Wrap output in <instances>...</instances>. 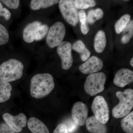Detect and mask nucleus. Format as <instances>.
I'll list each match as a JSON object with an SVG mask.
<instances>
[{
	"label": "nucleus",
	"instance_id": "10",
	"mask_svg": "<svg viewBox=\"0 0 133 133\" xmlns=\"http://www.w3.org/2000/svg\"><path fill=\"white\" fill-rule=\"evenodd\" d=\"M88 109L87 106L82 102H76L72 109V117L78 126L84 125L88 118Z\"/></svg>",
	"mask_w": 133,
	"mask_h": 133
},
{
	"label": "nucleus",
	"instance_id": "30",
	"mask_svg": "<svg viewBox=\"0 0 133 133\" xmlns=\"http://www.w3.org/2000/svg\"><path fill=\"white\" fill-rule=\"evenodd\" d=\"M133 35V28L131 29L128 31V33L127 35H125L121 38V42L122 43H127L130 41Z\"/></svg>",
	"mask_w": 133,
	"mask_h": 133
},
{
	"label": "nucleus",
	"instance_id": "1",
	"mask_svg": "<svg viewBox=\"0 0 133 133\" xmlns=\"http://www.w3.org/2000/svg\"><path fill=\"white\" fill-rule=\"evenodd\" d=\"M54 79L49 73H39L31 79L30 95L32 97L42 98L49 95L55 88Z\"/></svg>",
	"mask_w": 133,
	"mask_h": 133
},
{
	"label": "nucleus",
	"instance_id": "21",
	"mask_svg": "<svg viewBox=\"0 0 133 133\" xmlns=\"http://www.w3.org/2000/svg\"><path fill=\"white\" fill-rule=\"evenodd\" d=\"M131 16L130 15L125 14L122 16L116 22L115 25V31L118 34H119L123 31L125 28L127 24L130 21Z\"/></svg>",
	"mask_w": 133,
	"mask_h": 133
},
{
	"label": "nucleus",
	"instance_id": "9",
	"mask_svg": "<svg viewBox=\"0 0 133 133\" xmlns=\"http://www.w3.org/2000/svg\"><path fill=\"white\" fill-rule=\"evenodd\" d=\"M3 118L6 124L15 133L21 132L23 128L27 124V117L23 113H20L16 116H13L8 113L4 114Z\"/></svg>",
	"mask_w": 133,
	"mask_h": 133
},
{
	"label": "nucleus",
	"instance_id": "5",
	"mask_svg": "<svg viewBox=\"0 0 133 133\" xmlns=\"http://www.w3.org/2000/svg\"><path fill=\"white\" fill-rule=\"evenodd\" d=\"M59 7L63 17L67 23L76 26L78 22V12L74 5V1H59Z\"/></svg>",
	"mask_w": 133,
	"mask_h": 133
},
{
	"label": "nucleus",
	"instance_id": "27",
	"mask_svg": "<svg viewBox=\"0 0 133 133\" xmlns=\"http://www.w3.org/2000/svg\"><path fill=\"white\" fill-rule=\"evenodd\" d=\"M65 125L67 128L68 129L69 133H72L74 132V131L77 130L78 128V125L77 124L75 123L73 120H70L66 122V124H65Z\"/></svg>",
	"mask_w": 133,
	"mask_h": 133
},
{
	"label": "nucleus",
	"instance_id": "26",
	"mask_svg": "<svg viewBox=\"0 0 133 133\" xmlns=\"http://www.w3.org/2000/svg\"><path fill=\"white\" fill-rule=\"evenodd\" d=\"M11 14L9 10L6 8H3L1 2H0V17L3 16L6 21L9 20L11 17Z\"/></svg>",
	"mask_w": 133,
	"mask_h": 133
},
{
	"label": "nucleus",
	"instance_id": "24",
	"mask_svg": "<svg viewBox=\"0 0 133 133\" xmlns=\"http://www.w3.org/2000/svg\"><path fill=\"white\" fill-rule=\"evenodd\" d=\"M9 39V33L7 29L0 23V45L7 43Z\"/></svg>",
	"mask_w": 133,
	"mask_h": 133
},
{
	"label": "nucleus",
	"instance_id": "8",
	"mask_svg": "<svg viewBox=\"0 0 133 133\" xmlns=\"http://www.w3.org/2000/svg\"><path fill=\"white\" fill-rule=\"evenodd\" d=\"M72 49L71 43L67 41H63L57 46V53L62 60V68L64 70H68L72 65Z\"/></svg>",
	"mask_w": 133,
	"mask_h": 133
},
{
	"label": "nucleus",
	"instance_id": "16",
	"mask_svg": "<svg viewBox=\"0 0 133 133\" xmlns=\"http://www.w3.org/2000/svg\"><path fill=\"white\" fill-rule=\"evenodd\" d=\"M107 44L105 34L103 30L98 31L95 36L94 48L97 53H101L104 51Z\"/></svg>",
	"mask_w": 133,
	"mask_h": 133
},
{
	"label": "nucleus",
	"instance_id": "20",
	"mask_svg": "<svg viewBox=\"0 0 133 133\" xmlns=\"http://www.w3.org/2000/svg\"><path fill=\"white\" fill-rule=\"evenodd\" d=\"M122 128L127 133H133V112L132 111L124 118L121 121Z\"/></svg>",
	"mask_w": 133,
	"mask_h": 133
},
{
	"label": "nucleus",
	"instance_id": "32",
	"mask_svg": "<svg viewBox=\"0 0 133 133\" xmlns=\"http://www.w3.org/2000/svg\"><path fill=\"white\" fill-rule=\"evenodd\" d=\"M78 18L81 24H83L87 21V17L85 11L81 10L78 13Z\"/></svg>",
	"mask_w": 133,
	"mask_h": 133
},
{
	"label": "nucleus",
	"instance_id": "15",
	"mask_svg": "<svg viewBox=\"0 0 133 133\" xmlns=\"http://www.w3.org/2000/svg\"><path fill=\"white\" fill-rule=\"evenodd\" d=\"M42 24L38 21L33 22L27 25L23 30V40L28 43H31L35 41V35L37 29Z\"/></svg>",
	"mask_w": 133,
	"mask_h": 133
},
{
	"label": "nucleus",
	"instance_id": "35",
	"mask_svg": "<svg viewBox=\"0 0 133 133\" xmlns=\"http://www.w3.org/2000/svg\"><path fill=\"white\" fill-rule=\"evenodd\" d=\"M132 28H133V20H131V21H130L127 24L125 28L123 31V32L124 33L127 32V31H129Z\"/></svg>",
	"mask_w": 133,
	"mask_h": 133
},
{
	"label": "nucleus",
	"instance_id": "22",
	"mask_svg": "<svg viewBox=\"0 0 133 133\" xmlns=\"http://www.w3.org/2000/svg\"><path fill=\"white\" fill-rule=\"evenodd\" d=\"M49 26L47 24H41L37 29L35 35V40L41 41L48 35L49 32Z\"/></svg>",
	"mask_w": 133,
	"mask_h": 133
},
{
	"label": "nucleus",
	"instance_id": "28",
	"mask_svg": "<svg viewBox=\"0 0 133 133\" xmlns=\"http://www.w3.org/2000/svg\"><path fill=\"white\" fill-rule=\"evenodd\" d=\"M0 133H15L6 123L0 124Z\"/></svg>",
	"mask_w": 133,
	"mask_h": 133
},
{
	"label": "nucleus",
	"instance_id": "19",
	"mask_svg": "<svg viewBox=\"0 0 133 133\" xmlns=\"http://www.w3.org/2000/svg\"><path fill=\"white\" fill-rule=\"evenodd\" d=\"M59 2V1L55 0H32L30 2V7L33 10H38L41 8H47Z\"/></svg>",
	"mask_w": 133,
	"mask_h": 133
},
{
	"label": "nucleus",
	"instance_id": "36",
	"mask_svg": "<svg viewBox=\"0 0 133 133\" xmlns=\"http://www.w3.org/2000/svg\"><path fill=\"white\" fill-rule=\"evenodd\" d=\"M130 64H131V66H133V58H132L131 59V61H130Z\"/></svg>",
	"mask_w": 133,
	"mask_h": 133
},
{
	"label": "nucleus",
	"instance_id": "34",
	"mask_svg": "<svg viewBox=\"0 0 133 133\" xmlns=\"http://www.w3.org/2000/svg\"><path fill=\"white\" fill-rule=\"evenodd\" d=\"M81 32L84 35H86L90 30V28L88 24V22L87 21L85 23L81 24Z\"/></svg>",
	"mask_w": 133,
	"mask_h": 133
},
{
	"label": "nucleus",
	"instance_id": "6",
	"mask_svg": "<svg viewBox=\"0 0 133 133\" xmlns=\"http://www.w3.org/2000/svg\"><path fill=\"white\" fill-rule=\"evenodd\" d=\"M66 33L64 24L57 22L50 27L46 38V43L51 48L58 46L63 42Z\"/></svg>",
	"mask_w": 133,
	"mask_h": 133
},
{
	"label": "nucleus",
	"instance_id": "23",
	"mask_svg": "<svg viewBox=\"0 0 133 133\" xmlns=\"http://www.w3.org/2000/svg\"><path fill=\"white\" fill-rule=\"evenodd\" d=\"M74 5L77 9H86L95 6L96 2L93 0H76L74 1Z\"/></svg>",
	"mask_w": 133,
	"mask_h": 133
},
{
	"label": "nucleus",
	"instance_id": "25",
	"mask_svg": "<svg viewBox=\"0 0 133 133\" xmlns=\"http://www.w3.org/2000/svg\"><path fill=\"white\" fill-rule=\"evenodd\" d=\"M11 9H16L19 7L20 1L18 0H2L0 1Z\"/></svg>",
	"mask_w": 133,
	"mask_h": 133
},
{
	"label": "nucleus",
	"instance_id": "7",
	"mask_svg": "<svg viewBox=\"0 0 133 133\" xmlns=\"http://www.w3.org/2000/svg\"><path fill=\"white\" fill-rule=\"evenodd\" d=\"M91 109L96 119L103 124L109 120V109L108 104L104 97L98 96L93 101Z\"/></svg>",
	"mask_w": 133,
	"mask_h": 133
},
{
	"label": "nucleus",
	"instance_id": "3",
	"mask_svg": "<svg viewBox=\"0 0 133 133\" xmlns=\"http://www.w3.org/2000/svg\"><path fill=\"white\" fill-rule=\"evenodd\" d=\"M116 95L119 102L114 108L112 114L114 118H120L128 115L132 109L133 90L128 88L124 92L118 91Z\"/></svg>",
	"mask_w": 133,
	"mask_h": 133
},
{
	"label": "nucleus",
	"instance_id": "31",
	"mask_svg": "<svg viewBox=\"0 0 133 133\" xmlns=\"http://www.w3.org/2000/svg\"><path fill=\"white\" fill-rule=\"evenodd\" d=\"M87 20L88 22L91 24H94L95 22L96 19L95 17V10L92 9L89 11L87 17Z\"/></svg>",
	"mask_w": 133,
	"mask_h": 133
},
{
	"label": "nucleus",
	"instance_id": "33",
	"mask_svg": "<svg viewBox=\"0 0 133 133\" xmlns=\"http://www.w3.org/2000/svg\"><path fill=\"white\" fill-rule=\"evenodd\" d=\"M95 15L96 20H100L104 16V12L101 9L97 8L95 10Z\"/></svg>",
	"mask_w": 133,
	"mask_h": 133
},
{
	"label": "nucleus",
	"instance_id": "13",
	"mask_svg": "<svg viewBox=\"0 0 133 133\" xmlns=\"http://www.w3.org/2000/svg\"><path fill=\"white\" fill-rule=\"evenodd\" d=\"M86 127L87 130L91 133H107V128L104 124L97 120L95 116L89 117L86 121Z\"/></svg>",
	"mask_w": 133,
	"mask_h": 133
},
{
	"label": "nucleus",
	"instance_id": "14",
	"mask_svg": "<svg viewBox=\"0 0 133 133\" xmlns=\"http://www.w3.org/2000/svg\"><path fill=\"white\" fill-rule=\"evenodd\" d=\"M29 129L32 133H50L45 124L35 117H31L28 122Z\"/></svg>",
	"mask_w": 133,
	"mask_h": 133
},
{
	"label": "nucleus",
	"instance_id": "12",
	"mask_svg": "<svg viewBox=\"0 0 133 133\" xmlns=\"http://www.w3.org/2000/svg\"><path fill=\"white\" fill-rule=\"evenodd\" d=\"M133 81V71L124 68L119 70L115 76L114 83L119 87L123 88Z\"/></svg>",
	"mask_w": 133,
	"mask_h": 133
},
{
	"label": "nucleus",
	"instance_id": "4",
	"mask_svg": "<svg viewBox=\"0 0 133 133\" xmlns=\"http://www.w3.org/2000/svg\"><path fill=\"white\" fill-rule=\"evenodd\" d=\"M106 81V76L104 72L90 74L87 77L84 85L85 92L92 96L101 92L104 89Z\"/></svg>",
	"mask_w": 133,
	"mask_h": 133
},
{
	"label": "nucleus",
	"instance_id": "29",
	"mask_svg": "<svg viewBox=\"0 0 133 133\" xmlns=\"http://www.w3.org/2000/svg\"><path fill=\"white\" fill-rule=\"evenodd\" d=\"M53 133H69L65 124L63 123L59 124L54 130Z\"/></svg>",
	"mask_w": 133,
	"mask_h": 133
},
{
	"label": "nucleus",
	"instance_id": "17",
	"mask_svg": "<svg viewBox=\"0 0 133 133\" xmlns=\"http://www.w3.org/2000/svg\"><path fill=\"white\" fill-rule=\"evenodd\" d=\"M72 49L79 53L81 60L84 62L86 61L90 56V51L86 48L84 43L80 40L74 43L72 46Z\"/></svg>",
	"mask_w": 133,
	"mask_h": 133
},
{
	"label": "nucleus",
	"instance_id": "18",
	"mask_svg": "<svg viewBox=\"0 0 133 133\" xmlns=\"http://www.w3.org/2000/svg\"><path fill=\"white\" fill-rule=\"evenodd\" d=\"M12 87L10 83L0 81V103H3L10 98Z\"/></svg>",
	"mask_w": 133,
	"mask_h": 133
},
{
	"label": "nucleus",
	"instance_id": "2",
	"mask_svg": "<svg viewBox=\"0 0 133 133\" xmlns=\"http://www.w3.org/2000/svg\"><path fill=\"white\" fill-rule=\"evenodd\" d=\"M24 65L21 62L11 58L0 65V81L10 82L15 81L22 77Z\"/></svg>",
	"mask_w": 133,
	"mask_h": 133
},
{
	"label": "nucleus",
	"instance_id": "11",
	"mask_svg": "<svg viewBox=\"0 0 133 133\" xmlns=\"http://www.w3.org/2000/svg\"><path fill=\"white\" fill-rule=\"evenodd\" d=\"M103 66L102 60L99 58L92 56L79 66V69L84 74H91L98 72Z\"/></svg>",
	"mask_w": 133,
	"mask_h": 133
}]
</instances>
